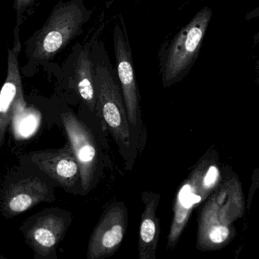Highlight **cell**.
Here are the masks:
<instances>
[{
    "mask_svg": "<svg viewBox=\"0 0 259 259\" xmlns=\"http://www.w3.org/2000/svg\"><path fill=\"white\" fill-rule=\"evenodd\" d=\"M200 200L201 197L192 193V189L189 185L183 186L179 193V201L186 208H189L192 207V204L199 202Z\"/></svg>",
    "mask_w": 259,
    "mask_h": 259,
    "instance_id": "obj_14",
    "label": "cell"
},
{
    "mask_svg": "<svg viewBox=\"0 0 259 259\" xmlns=\"http://www.w3.org/2000/svg\"><path fill=\"white\" fill-rule=\"evenodd\" d=\"M62 122L79 164L81 189L87 193L96 184L103 169L98 143L89 128L72 113H63Z\"/></svg>",
    "mask_w": 259,
    "mask_h": 259,
    "instance_id": "obj_6",
    "label": "cell"
},
{
    "mask_svg": "<svg viewBox=\"0 0 259 259\" xmlns=\"http://www.w3.org/2000/svg\"><path fill=\"white\" fill-rule=\"evenodd\" d=\"M229 235V230L224 226H217L213 227L210 232V239L215 243L224 242Z\"/></svg>",
    "mask_w": 259,
    "mask_h": 259,
    "instance_id": "obj_15",
    "label": "cell"
},
{
    "mask_svg": "<svg viewBox=\"0 0 259 259\" xmlns=\"http://www.w3.org/2000/svg\"><path fill=\"white\" fill-rule=\"evenodd\" d=\"M72 223L67 210L46 209L33 215L21 226L25 242L34 252L35 259H57V248Z\"/></svg>",
    "mask_w": 259,
    "mask_h": 259,
    "instance_id": "obj_5",
    "label": "cell"
},
{
    "mask_svg": "<svg viewBox=\"0 0 259 259\" xmlns=\"http://www.w3.org/2000/svg\"><path fill=\"white\" fill-rule=\"evenodd\" d=\"M142 201L145 208L141 217L139 227V259L154 258L158 232L155 213L157 198L151 192H143Z\"/></svg>",
    "mask_w": 259,
    "mask_h": 259,
    "instance_id": "obj_11",
    "label": "cell"
},
{
    "mask_svg": "<svg viewBox=\"0 0 259 259\" xmlns=\"http://www.w3.org/2000/svg\"><path fill=\"white\" fill-rule=\"evenodd\" d=\"M74 73L75 87L78 95L91 111L96 113L98 92L95 65L87 48H83L78 54Z\"/></svg>",
    "mask_w": 259,
    "mask_h": 259,
    "instance_id": "obj_12",
    "label": "cell"
},
{
    "mask_svg": "<svg viewBox=\"0 0 259 259\" xmlns=\"http://www.w3.org/2000/svg\"><path fill=\"white\" fill-rule=\"evenodd\" d=\"M92 15L84 0H60L43 26L37 30L25 45L28 72L52 60L59 53L79 35Z\"/></svg>",
    "mask_w": 259,
    "mask_h": 259,
    "instance_id": "obj_1",
    "label": "cell"
},
{
    "mask_svg": "<svg viewBox=\"0 0 259 259\" xmlns=\"http://www.w3.org/2000/svg\"><path fill=\"white\" fill-rule=\"evenodd\" d=\"M119 20L120 23L115 25L113 33L116 71L128 113L132 134L139 154H141L145 145L141 96L136 82L133 51L126 28L123 19L122 18Z\"/></svg>",
    "mask_w": 259,
    "mask_h": 259,
    "instance_id": "obj_4",
    "label": "cell"
},
{
    "mask_svg": "<svg viewBox=\"0 0 259 259\" xmlns=\"http://www.w3.org/2000/svg\"><path fill=\"white\" fill-rule=\"evenodd\" d=\"M37 169L46 174L66 192L73 193L81 186V171L78 160L70 144L61 149L33 151L28 155Z\"/></svg>",
    "mask_w": 259,
    "mask_h": 259,
    "instance_id": "obj_8",
    "label": "cell"
},
{
    "mask_svg": "<svg viewBox=\"0 0 259 259\" xmlns=\"http://www.w3.org/2000/svg\"><path fill=\"white\" fill-rule=\"evenodd\" d=\"M95 78L97 112L107 124L125 162V169L131 170L139 154L132 134L122 93L107 66H95Z\"/></svg>",
    "mask_w": 259,
    "mask_h": 259,
    "instance_id": "obj_2",
    "label": "cell"
},
{
    "mask_svg": "<svg viewBox=\"0 0 259 259\" xmlns=\"http://www.w3.org/2000/svg\"><path fill=\"white\" fill-rule=\"evenodd\" d=\"M55 199L54 192L46 182L37 177H30L12 183L3 192L0 211L5 218H12L41 202Z\"/></svg>",
    "mask_w": 259,
    "mask_h": 259,
    "instance_id": "obj_9",
    "label": "cell"
},
{
    "mask_svg": "<svg viewBox=\"0 0 259 259\" xmlns=\"http://www.w3.org/2000/svg\"><path fill=\"white\" fill-rule=\"evenodd\" d=\"M21 50L22 45L8 48L7 78L0 94V147L5 142L10 121L26 105L19 63Z\"/></svg>",
    "mask_w": 259,
    "mask_h": 259,
    "instance_id": "obj_10",
    "label": "cell"
},
{
    "mask_svg": "<svg viewBox=\"0 0 259 259\" xmlns=\"http://www.w3.org/2000/svg\"><path fill=\"white\" fill-rule=\"evenodd\" d=\"M128 222V209L123 202L110 204L91 235L87 258L104 259L114 254L125 237Z\"/></svg>",
    "mask_w": 259,
    "mask_h": 259,
    "instance_id": "obj_7",
    "label": "cell"
},
{
    "mask_svg": "<svg viewBox=\"0 0 259 259\" xmlns=\"http://www.w3.org/2000/svg\"><path fill=\"white\" fill-rule=\"evenodd\" d=\"M211 17L209 7L201 9L169 43L163 45L160 53L163 84L179 81L191 70L199 55Z\"/></svg>",
    "mask_w": 259,
    "mask_h": 259,
    "instance_id": "obj_3",
    "label": "cell"
},
{
    "mask_svg": "<svg viewBox=\"0 0 259 259\" xmlns=\"http://www.w3.org/2000/svg\"><path fill=\"white\" fill-rule=\"evenodd\" d=\"M37 0H13V8L16 10V24L14 29V46L22 45L19 37L20 27L23 22L24 15Z\"/></svg>",
    "mask_w": 259,
    "mask_h": 259,
    "instance_id": "obj_13",
    "label": "cell"
},
{
    "mask_svg": "<svg viewBox=\"0 0 259 259\" xmlns=\"http://www.w3.org/2000/svg\"><path fill=\"white\" fill-rule=\"evenodd\" d=\"M218 177V170L215 166H211L207 171L206 174L205 178H204V185L206 186H210L213 184Z\"/></svg>",
    "mask_w": 259,
    "mask_h": 259,
    "instance_id": "obj_16",
    "label": "cell"
},
{
    "mask_svg": "<svg viewBox=\"0 0 259 259\" xmlns=\"http://www.w3.org/2000/svg\"><path fill=\"white\" fill-rule=\"evenodd\" d=\"M256 17H259V7L250 12V13H248V14L245 16V19L247 20H249V19H254V18ZM257 42H259V32L254 36V43H257Z\"/></svg>",
    "mask_w": 259,
    "mask_h": 259,
    "instance_id": "obj_17",
    "label": "cell"
}]
</instances>
